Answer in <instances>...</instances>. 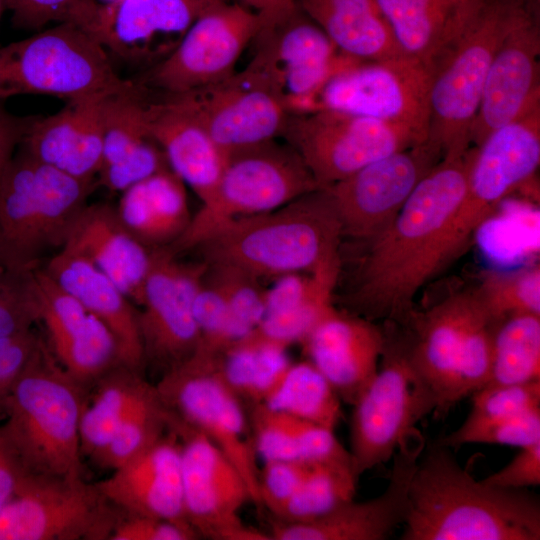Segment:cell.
I'll return each instance as SVG.
<instances>
[{"mask_svg":"<svg viewBox=\"0 0 540 540\" xmlns=\"http://www.w3.org/2000/svg\"><path fill=\"white\" fill-rule=\"evenodd\" d=\"M476 148L442 159L417 184L376 238L347 304L370 321L405 324L418 291L461 251L452 219L467 188Z\"/></svg>","mask_w":540,"mask_h":540,"instance_id":"cell-1","label":"cell"},{"mask_svg":"<svg viewBox=\"0 0 540 540\" xmlns=\"http://www.w3.org/2000/svg\"><path fill=\"white\" fill-rule=\"evenodd\" d=\"M403 526L402 540H539L540 501L477 481L438 442L418 459Z\"/></svg>","mask_w":540,"mask_h":540,"instance_id":"cell-2","label":"cell"},{"mask_svg":"<svg viewBox=\"0 0 540 540\" xmlns=\"http://www.w3.org/2000/svg\"><path fill=\"white\" fill-rule=\"evenodd\" d=\"M342 225L326 188L266 213L235 219L195 249L204 262L238 269L258 279L310 273L339 258Z\"/></svg>","mask_w":540,"mask_h":540,"instance_id":"cell-3","label":"cell"},{"mask_svg":"<svg viewBox=\"0 0 540 540\" xmlns=\"http://www.w3.org/2000/svg\"><path fill=\"white\" fill-rule=\"evenodd\" d=\"M86 391L41 340L7 396L2 422L27 472L81 475L80 420Z\"/></svg>","mask_w":540,"mask_h":540,"instance_id":"cell-4","label":"cell"},{"mask_svg":"<svg viewBox=\"0 0 540 540\" xmlns=\"http://www.w3.org/2000/svg\"><path fill=\"white\" fill-rule=\"evenodd\" d=\"M499 323L473 290L452 294L424 313L414 311L402 325L411 362L434 397L436 415L487 384Z\"/></svg>","mask_w":540,"mask_h":540,"instance_id":"cell-5","label":"cell"},{"mask_svg":"<svg viewBox=\"0 0 540 540\" xmlns=\"http://www.w3.org/2000/svg\"><path fill=\"white\" fill-rule=\"evenodd\" d=\"M93 189L23 149L0 176V232L11 267L31 271L61 249Z\"/></svg>","mask_w":540,"mask_h":540,"instance_id":"cell-6","label":"cell"},{"mask_svg":"<svg viewBox=\"0 0 540 540\" xmlns=\"http://www.w3.org/2000/svg\"><path fill=\"white\" fill-rule=\"evenodd\" d=\"M108 52L88 32L60 23L0 47V102L18 95H49L66 101L128 89Z\"/></svg>","mask_w":540,"mask_h":540,"instance_id":"cell-7","label":"cell"},{"mask_svg":"<svg viewBox=\"0 0 540 540\" xmlns=\"http://www.w3.org/2000/svg\"><path fill=\"white\" fill-rule=\"evenodd\" d=\"M319 188L301 156L286 142L272 139L231 152L214 193L168 247L176 255L195 249L235 219L275 210Z\"/></svg>","mask_w":540,"mask_h":540,"instance_id":"cell-8","label":"cell"},{"mask_svg":"<svg viewBox=\"0 0 540 540\" xmlns=\"http://www.w3.org/2000/svg\"><path fill=\"white\" fill-rule=\"evenodd\" d=\"M377 373L353 405L350 454L356 475L392 459L398 447L434 412V397L414 368L405 328L385 322Z\"/></svg>","mask_w":540,"mask_h":540,"instance_id":"cell-9","label":"cell"},{"mask_svg":"<svg viewBox=\"0 0 540 540\" xmlns=\"http://www.w3.org/2000/svg\"><path fill=\"white\" fill-rule=\"evenodd\" d=\"M258 14L253 54L241 72L290 113L315 109L328 79L356 60L339 55L298 2Z\"/></svg>","mask_w":540,"mask_h":540,"instance_id":"cell-10","label":"cell"},{"mask_svg":"<svg viewBox=\"0 0 540 540\" xmlns=\"http://www.w3.org/2000/svg\"><path fill=\"white\" fill-rule=\"evenodd\" d=\"M528 0H488L486 6L434 72L429 89L428 140L443 158L470 147L490 64L502 39Z\"/></svg>","mask_w":540,"mask_h":540,"instance_id":"cell-11","label":"cell"},{"mask_svg":"<svg viewBox=\"0 0 540 540\" xmlns=\"http://www.w3.org/2000/svg\"><path fill=\"white\" fill-rule=\"evenodd\" d=\"M165 407L208 438L239 470L260 506L258 454L245 402L223 377L218 353L202 347L155 384Z\"/></svg>","mask_w":540,"mask_h":540,"instance_id":"cell-12","label":"cell"},{"mask_svg":"<svg viewBox=\"0 0 540 540\" xmlns=\"http://www.w3.org/2000/svg\"><path fill=\"white\" fill-rule=\"evenodd\" d=\"M122 514L82 475L26 471L0 510V540H110Z\"/></svg>","mask_w":540,"mask_h":540,"instance_id":"cell-13","label":"cell"},{"mask_svg":"<svg viewBox=\"0 0 540 540\" xmlns=\"http://www.w3.org/2000/svg\"><path fill=\"white\" fill-rule=\"evenodd\" d=\"M281 138L298 152L320 188L427 140L405 125L325 108L291 113Z\"/></svg>","mask_w":540,"mask_h":540,"instance_id":"cell-14","label":"cell"},{"mask_svg":"<svg viewBox=\"0 0 540 540\" xmlns=\"http://www.w3.org/2000/svg\"><path fill=\"white\" fill-rule=\"evenodd\" d=\"M169 413V427L181 445L185 519L199 538L270 540L240 516L252 496L236 466L202 433Z\"/></svg>","mask_w":540,"mask_h":540,"instance_id":"cell-15","label":"cell"},{"mask_svg":"<svg viewBox=\"0 0 540 540\" xmlns=\"http://www.w3.org/2000/svg\"><path fill=\"white\" fill-rule=\"evenodd\" d=\"M260 15L243 4L222 1L200 15L174 51L136 81L161 94H174L221 81L260 26Z\"/></svg>","mask_w":540,"mask_h":540,"instance_id":"cell-16","label":"cell"},{"mask_svg":"<svg viewBox=\"0 0 540 540\" xmlns=\"http://www.w3.org/2000/svg\"><path fill=\"white\" fill-rule=\"evenodd\" d=\"M431 72L407 56L355 61L335 72L316 108L337 110L408 126L428 139Z\"/></svg>","mask_w":540,"mask_h":540,"instance_id":"cell-17","label":"cell"},{"mask_svg":"<svg viewBox=\"0 0 540 540\" xmlns=\"http://www.w3.org/2000/svg\"><path fill=\"white\" fill-rule=\"evenodd\" d=\"M206 263H184L168 246L151 249L138 311L146 367L161 375L188 359L199 347L194 299Z\"/></svg>","mask_w":540,"mask_h":540,"instance_id":"cell-18","label":"cell"},{"mask_svg":"<svg viewBox=\"0 0 540 540\" xmlns=\"http://www.w3.org/2000/svg\"><path fill=\"white\" fill-rule=\"evenodd\" d=\"M443 158L428 139L326 187L343 235L373 240L398 214L420 180Z\"/></svg>","mask_w":540,"mask_h":540,"instance_id":"cell-19","label":"cell"},{"mask_svg":"<svg viewBox=\"0 0 540 540\" xmlns=\"http://www.w3.org/2000/svg\"><path fill=\"white\" fill-rule=\"evenodd\" d=\"M465 195L453 217L469 239L498 203L530 179L540 163V106L492 131L475 147Z\"/></svg>","mask_w":540,"mask_h":540,"instance_id":"cell-20","label":"cell"},{"mask_svg":"<svg viewBox=\"0 0 540 540\" xmlns=\"http://www.w3.org/2000/svg\"><path fill=\"white\" fill-rule=\"evenodd\" d=\"M156 94L194 118L228 154L281 137L291 114L241 71L190 91Z\"/></svg>","mask_w":540,"mask_h":540,"instance_id":"cell-21","label":"cell"},{"mask_svg":"<svg viewBox=\"0 0 540 540\" xmlns=\"http://www.w3.org/2000/svg\"><path fill=\"white\" fill-rule=\"evenodd\" d=\"M31 280L46 344L59 365L87 393L108 371L123 365L118 342L100 319L41 266L32 270Z\"/></svg>","mask_w":540,"mask_h":540,"instance_id":"cell-22","label":"cell"},{"mask_svg":"<svg viewBox=\"0 0 540 540\" xmlns=\"http://www.w3.org/2000/svg\"><path fill=\"white\" fill-rule=\"evenodd\" d=\"M539 1L528 0L490 64L472 125L471 146L540 105Z\"/></svg>","mask_w":540,"mask_h":540,"instance_id":"cell-23","label":"cell"},{"mask_svg":"<svg viewBox=\"0 0 540 540\" xmlns=\"http://www.w3.org/2000/svg\"><path fill=\"white\" fill-rule=\"evenodd\" d=\"M425 438L416 429L396 450L385 491L364 501L345 502L305 522L274 519L270 540H384L404 524L409 511V489Z\"/></svg>","mask_w":540,"mask_h":540,"instance_id":"cell-24","label":"cell"},{"mask_svg":"<svg viewBox=\"0 0 540 540\" xmlns=\"http://www.w3.org/2000/svg\"><path fill=\"white\" fill-rule=\"evenodd\" d=\"M225 0H117L102 4L92 36L115 56L145 68L166 59L206 10Z\"/></svg>","mask_w":540,"mask_h":540,"instance_id":"cell-25","label":"cell"},{"mask_svg":"<svg viewBox=\"0 0 540 540\" xmlns=\"http://www.w3.org/2000/svg\"><path fill=\"white\" fill-rule=\"evenodd\" d=\"M300 344L341 401L353 406L377 373L385 334L373 321L333 307Z\"/></svg>","mask_w":540,"mask_h":540,"instance_id":"cell-26","label":"cell"},{"mask_svg":"<svg viewBox=\"0 0 540 540\" xmlns=\"http://www.w3.org/2000/svg\"><path fill=\"white\" fill-rule=\"evenodd\" d=\"M109 95L71 99L48 117H31L22 149L75 178L93 181L102 164L105 103Z\"/></svg>","mask_w":540,"mask_h":540,"instance_id":"cell-27","label":"cell"},{"mask_svg":"<svg viewBox=\"0 0 540 540\" xmlns=\"http://www.w3.org/2000/svg\"><path fill=\"white\" fill-rule=\"evenodd\" d=\"M95 484L125 513L188 523L183 504L181 445L170 427L146 451Z\"/></svg>","mask_w":540,"mask_h":540,"instance_id":"cell-28","label":"cell"},{"mask_svg":"<svg viewBox=\"0 0 540 540\" xmlns=\"http://www.w3.org/2000/svg\"><path fill=\"white\" fill-rule=\"evenodd\" d=\"M42 268L110 329L123 365L143 374L146 363L138 311L116 283L87 257L65 246Z\"/></svg>","mask_w":540,"mask_h":540,"instance_id":"cell-29","label":"cell"},{"mask_svg":"<svg viewBox=\"0 0 540 540\" xmlns=\"http://www.w3.org/2000/svg\"><path fill=\"white\" fill-rule=\"evenodd\" d=\"M402 52L433 75L488 0H376Z\"/></svg>","mask_w":540,"mask_h":540,"instance_id":"cell-30","label":"cell"},{"mask_svg":"<svg viewBox=\"0 0 540 540\" xmlns=\"http://www.w3.org/2000/svg\"><path fill=\"white\" fill-rule=\"evenodd\" d=\"M146 122L170 169L205 203L214 193L228 153L190 115L148 91Z\"/></svg>","mask_w":540,"mask_h":540,"instance_id":"cell-31","label":"cell"},{"mask_svg":"<svg viewBox=\"0 0 540 540\" xmlns=\"http://www.w3.org/2000/svg\"><path fill=\"white\" fill-rule=\"evenodd\" d=\"M64 246L87 257L140 305L151 249L126 228L116 207L107 203L86 205Z\"/></svg>","mask_w":540,"mask_h":540,"instance_id":"cell-32","label":"cell"},{"mask_svg":"<svg viewBox=\"0 0 540 540\" xmlns=\"http://www.w3.org/2000/svg\"><path fill=\"white\" fill-rule=\"evenodd\" d=\"M336 49L360 62L406 56L376 0H298Z\"/></svg>","mask_w":540,"mask_h":540,"instance_id":"cell-33","label":"cell"},{"mask_svg":"<svg viewBox=\"0 0 540 540\" xmlns=\"http://www.w3.org/2000/svg\"><path fill=\"white\" fill-rule=\"evenodd\" d=\"M121 194L116 207L119 218L150 249L170 246L191 221L186 185L170 168L154 173Z\"/></svg>","mask_w":540,"mask_h":540,"instance_id":"cell-34","label":"cell"},{"mask_svg":"<svg viewBox=\"0 0 540 540\" xmlns=\"http://www.w3.org/2000/svg\"><path fill=\"white\" fill-rule=\"evenodd\" d=\"M248 417L256 452L264 461H352L349 450L332 429L270 409L263 403L250 404Z\"/></svg>","mask_w":540,"mask_h":540,"instance_id":"cell-35","label":"cell"},{"mask_svg":"<svg viewBox=\"0 0 540 540\" xmlns=\"http://www.w3.org/2000/svg\"><path fill=\"white\" fill-rule=\"evenodd\" d=\"M153 388L143 374L122 364L103 375L86 393L80 420L81 455L92 460Z\"/></svg>","mask_w":540,"mask_h":540,"instance_id":"cell-36","label":"cell"},{"mask_svg":"<svg viewBox=\"0 0 540 540\" xmlns=\"http://www.w3.org/2000/svg\"><path fill=\"white\" fill-rule=\"evenodd\" d=\"M260 403L332 430L343 417L341 399L307 359L291 362Z\"/></svg>","mask_w":540,"mask_h":540,"instance_id":"cell-37","label":"cell"},{"mask_svg":"<svg viewBox=\"0 0 540 540\" xmlns=\"http://www.w3.org/2000/svg\"><path fill=\"white\" fill-rule=\"evenodd\" d=\"M287 348L248 334L218 353L220 371L245 403H260L291 363Z\"/></svg>","mask_w":540,"mask_h":540,"instance_id":"cell-38","label":"cell"},{"mask_svg":"<svg viewBox=\"0 0 540 540\" xmlns=\"http://www.w3.org/2000/svg\"><path fill=\"white\" fill-rule=\"evenodd\" d=\"M536 380H540V315L509 316L494 332L491 373L486 385Z\"/></svg>","mask_w":540,"mask_h":540,"instance_id":"cell-39","label":"cell"},{"mask_svg":"<svg viewBox=\"0 0 540 540\" xmlns=\"http://www.w3.org/2000/svg\"><path fill=\"white\" fill-rule=\"evenodd\" d=\"M359 477L352 461L313 463L292 497L273 515L284 522H305L354 499Z\"/></svg>","mask_w":540,"mask_h":540,"instance_id":"cell-40","label":"cell"},{"mask_svg":"<svg viewBox=\"0 0 540 540\" xmlns=\"http://www.w3.org/2000/svg\"><path fill=\"white\" fill-rule=\"evenodd\" d=\"M472 407L464 422L439 443L460 448L472 443L487 427L506 418L540 407V380L513 385H486L471 394Z\"/></svg>","mask_w":540,"mask_h":540,"instance_id":"cell-41","label":"cell"},{"mask_svg":"<svg viewBox=\"0 0 540 540\" xmlns=\"http://www.w3.org/2000/svg\"><path fill=\"white\" fill-rule=\"evenodd\" d=\"M168 429L169 411L154 384L92 461L99 467L115 470L146 451Z\"/></svg>","mask_w":540,"mask_h":540,"instance_id":"cell-42","label":"cell"},{"mask_svg":"<svg viewBox=\"0 0 540 540\" xmlns=\"http://www.w3.org/2000/svg\"><path fill=\"white\" fill-rule=\"evenodd\" d=\"M475 290L498 322L516 314L540 315L538 266L512 272H488Z\"/></svg>","mask_w":540,"mask_h":540,"instance_id":"cell-43","label":"cell"},{"mask_svg":"<svg viewBox=\"0 0 540 540\" xmlns=\"http://www.w3.org/2000/svg\"><path fill=\"white\" fill-rule=\"evenodd\" d=\"M15 26L40 29L50 22L71 23L90 35L96 27L102 4L95 0H4Z\"/></svg>","mask_w":540,"mask_h":540,"instance_id":"cell-44","label":"cell"},{"mask_svg":"<svg viewBox=\"0 0 540 540\" xmlns=\"http://www.w3.org/2000/svg\"><path fill=\"white\" fill-rule=\"evenodd\" d=\"M31 272H0V339L30 330L38 323Z\"/></svg>","mask_w":540,"mask_h":540,"instance_id":"cell-45","label":"cell"},{"mask_svg":"<svg viewBox=\"0 0 540 540\" xmlns=\"http://www.w3.org/2000/svg\"><path fill=\"white\" fill-rule=\"evenodd\" d=\"M166 168L170 167L165 154L151 137L118 161L101 167L97 175L102 186L112 192L122 193Z\"/></svg>","mask_w":540,"mask_h":540,"instance_id":"cell-46","label":"cell"},{"mask_svg":"<svg viewBox=\"0 0 540 540\" xmlns=\"http://www.w3.org/2000/svg\"><path fill=\"white\" fill-rule=\"evenodd\" d=\"M312 464L296 460L264 461L258 483L260 506L275 515L299 488Z\"/></svg>","mask_w":540,"mask_h":540,"instance_id":"cell-47","label":"cell"},{"mask_svg":"<svg viewBox=\"0 0 540 540\" xmlns=\"http://www.w3.org/2000/svg\"><path fill=\"white\" fill-rule=\"evenodd\" d=\"M198 534L188 523L123 512L110 540H194Z\"/></svg>","mask_w":540,"mask_h":540,"instance_id":"cell-48","label":"cell"},{"mask_svg":"<svg viewBox=\"0 0 540 540\" xmlns=\"http://www.w3.org/2000/svg\"><path fill=\"white\" fill-rule=\"evenodd\" d=\"M40 340L33 328L0 339V415L3 416L5 400Z\"/></svg>","mask_w":540,"mask_h":540,"instance_id":"cell-49","label":"cell"},{"mask_svg":"<svg viewBox=\"0 0 540 540\" xmlns=\"http://www.w3.org/2000/svg\"><path fill=\"white\" fill-rule=\"evenodd\" d=\"M540 441V407L495 423L478 433L472 443L529 446Z\"/></svg>","mask_w":540,"mask_h":540,"instance_id":"cell-50","label":"cell"},{"mask_svg":"<svg viewBox=\"0 0 540 540\" xmlns=\"http://www.w3.org/2000/svg\"><path fill=\"white\" fill-rule=\"evenodd\" d=\"M488 484L508 489H527L540 484V441L520 448L501 470L484 478Z\"/></svg>","mask_w":540,"mask_h":540,"instance_id":"cell-51","label":"cell"},{"mask_svg":"<svg viewBox=\"0 0 540 540\" xmlns=\"http://www.w3.org/2000/svg\"><path fill=\"white\" fill-rule=\"evenodd\" d=\"M0 415V510L12 497L22 475L23 463L8 437Z\"/></svg>","mask_w":540,"mask_h":540,"instance_id":"cell-52","label":"cell"},{"mask_svg":"<svg viewBox=\"0 0 540 540\" xmlns=\"http://www.w3.org/2000/svg\"><path fill=\"white\" fill-rule=\"evenodd\" d=\"M30 120L11 114L0 102V176L21 145Z\"/></svg>","mask_w":540,"mask_h":540,"instance_id":"cell-53","label":"cell"},{"mask_svg":"<svg viewBox=\"0 0 540 540\" xmlns=\"http://www.w3.org/2000/svg\"><path fill=\"white\" fill-rule=\"evenodd\" d=\"M297 1L298 0H241L243 5L257 13H269L296 3Z\"/></svg>","mask_w":540,"mask_h":540,"instance_id":"cell-54","label":"cell"},{"mask_svg":"<svg viewBox=\"0 0 540 540\" xmlns=\"http://www.w3.org/2000/svg\"><path fill=\"white\" fill-rule=\"evenodd\" d=\"M7 270H14V269L11 267L8 254L6 251V247H5L1 232H0V272H4Z\"/></svg>","mask_w":540,"mask_h":540,"instance_id":"cell-55","label":"cell"},{"mask_svg":"<svg viewBox=\"0 0 540 540\" xmlns=\"http://www.w3.org/2000/svg\"><path fill=\"white\" fill-rule=\"evenodd\" d=\"M4 8H5L4 0H0V17H1V14H2Z\"/></svg>","mask_w":540,"mask_h":540,"instance_id":"cell-56","label":"cell"},{"mask_svg":"<svg viewBox=\"0 0 540 540\" xmlns=\"http://www.w3.org/2000/svg\"><path fill=\"white\" fill-rule=\"evenodd\" d=\"M107 1H108V3H110V2H114V1H117V0H107Z\"/></svg>","mask_w":540,"mask_h":540,"instance_id":"cell-57","label":"cell"}]
</instances>
